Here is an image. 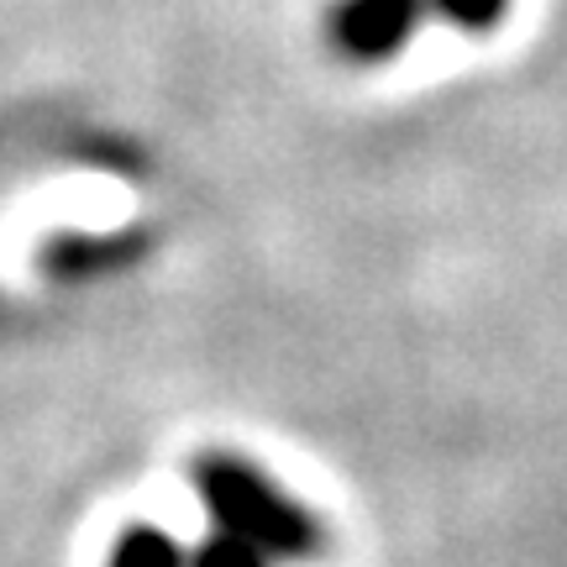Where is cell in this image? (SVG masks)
Returning <instances> with one entry per match:
<instances>
[{"mask_svg":"<svg viewBox=\"0 0 567 567\" xmlns=\"http://www.w3.org/2000/svg\"><path fill=\"white\" fill-rule=\"evenodd\" d=\"M111 567H184V551L174 536H163L158 526H132L122 530V542L111 547Z\"/></svg>","mask_w":567,"mask_h":567,"instance_id":"cell-3","label":"cell"},{"mask_svg":"<svg viewBox=\"0 0 567 567\" xmlns=\"http://www.w3.org/2000/svg\"><path fill=\"white\" fill-rule=\"evenodd\" d=\"M195 484L221 536H237L264 557H316L326 547L321 520L243 457H205Z\"/></svg>","mask_w":567,"mask_h":567,"instance_id":"cell-1","label":"cell"},{"mask_svg":"<svg viewBox=\"0 0 567 567\" xmlns=\"http://www.w3.org/2000/svg\"><path fill=\"white\" fill-rule=\"evenodd\" d=\"M431 0H331L326 38L358 69H379L421 32Z\"/></svg>","mask_w":567,"mask_h":567,"instance_id":"cell-2","label":"cell"},{"mask_svg":"<svg viewBox=\"0 0 567 567\" xmlns=\"http://www.w3.org/2000/svg\"><path fill=\"white\" fill-rule=\"evenodd\" d=\"M189 567H268V557L252 551L247 542H237V536H210Z\"/></svg>","mask_w":567,"mask_h":567,"instance_id":"cell-5","label":"cell"},{"mask_svg":"<svg viewBox=\"0 0 567 567\" xmlns=\"http://www.w3.org/2000/svg\"><path fill=\"white\" fill-rule=\"evenodd\" d=\"M509 6L515 0H431V11L446 21V27H457L467 38H488V32H499L509 17Z\"/></svg>","mask_w":567,"mask_h":567,"instance_id":"cell-4","label":"cell"}]
</instances>
